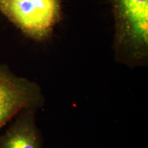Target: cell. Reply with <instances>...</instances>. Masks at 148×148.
<instances>
[{
  "label": "cell",
  "mask_w": 148,
  "mask_h": 148,
  "mask_svg": "<svg viewBox=\"0 0 148 148\" xmlns=\"http://www.w3.org/2000/svg\"><path fill=\"white\" fill-rule=\"evenodd\" d=\"M109 1L114 21L115 60L130 68L147 66L148 0Z\"/></svg>",
  "instance_id": "obj_1"
},
{
  "label": "cell",
  "mask_w": 148,
  "mask_h": 148,
  "mask_svg": "<svg viewBox=\"0 0 148 148\" xmlns=\"http://www.w3.org/2000/svg\"><path fill=\"white\" fill-rule=\"evenodd\" d=\"M0 12L27 37L43 41L60 20V0H0Z\"/></svg>",
  "instance_id": "obj_2"
},
{
  "label": "cell",
  "mask_w": 148,
  "mask_h": 148,
  "mask_svg": "<svg viewBox=\"0 0 148 148\" xmlns=\"http://www.w3.org/2000/svg\"><path fill=\"white\" fill-rule=\"evenodd\" d=\"M45 98L36 83L18 76L5 64H0V130L25 108L38 110Z\"/></svg>",
  "instance_id": "obj_3"
},
{
  "label": "cell",
  "mask_w": 148,
  "mask_h": 148,
  "mask_svg": "<svg viewBox=\"0 0 148 148\" xmlns=\"http://www.w3.org/2000/svg\"><path fill=\"white\" fill-rule=\"evenodd\" d=\"M36 110L25 108L14 117V121L0 134V148H42L43 138L36 123Z\"/></svg>",
  "instance_id": "obj_4"
}]
</instances>
